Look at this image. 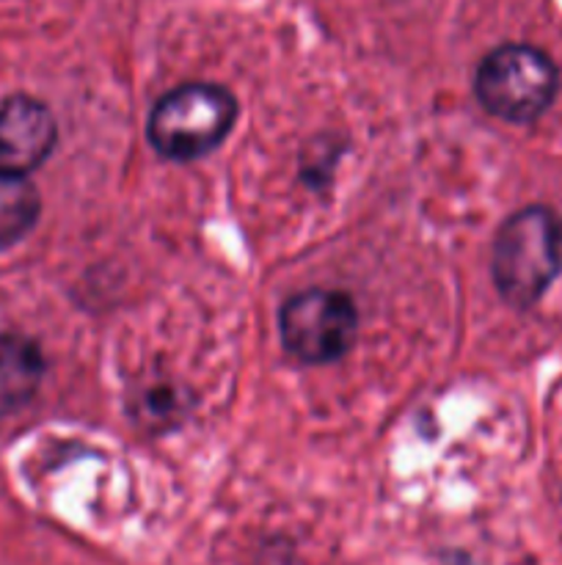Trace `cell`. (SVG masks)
Masks as SVG:
<instances>
[{
  "instance_id": "obj_1",
  "label": "cell",
  "mask_w": 562,
  "mask_h": 565,
  "mask_svg": "<svg viewBox=\"0 0 562 565\" xmlns=\"http://www.w3.org/2000/svg\"><path fill=\"white\" fill-rule=\"evenodd\" d=\"M562 268V224L549 207H523L496 232L490 274L505 303L529 309Z\"/></svg>"
},
{
  "instance_id": "obj_4",
  "label": "cell",
  "mask_w": 562,
  "mask_h": 565,
  "mask_svg": "<svg viewBox=\"0 0 562 565\" xmlns=\"http://www.w3.org/2000/svg\"><path fill=\"white\" fill-rule=\"evenodd\" d=\"M279 337L298 362H339L356 345L358 309L347 292L312 287L287 298L279 312Z\"/></svg>"
},
{
  "instance_id": "obj_5",
  "label": "cell",
  "mask_w": 562,
  "mask_h": 565,
  "mask_svg": "<svg viewBox=\"0 0 562 565\" xmlns=\"http://www.w3.org/2000/svg\"><path fill=\"white\" fill-rule=\"evenodd\" d=\"M58 141L53 110L28 94H11L0 103V174L28 177Z\"/></svg>"
},
{
  "instance_id": "obj_7",
  "label": "cell",
  "mask_w": 562,
  "mask_h": 565,
  "mask_svg": "<svg viewBox=\"0 0 562 565\" xmlns=\"http://www.w3.org/2000/svg\"><path fill=\"white\" fill-rule=\"evenodd\" d=\"M42 213V199L28 177L0 174V252L31 235Z\"/></svg>"
},
{
  "instance_id": "obj_6",
  "label": "cell",
  "mask_w": 562,
  "mask_h": 565,
  "mask_svg": "<svg viewBox=\"0 0 562 565\" xmlns=\"http://www.w3.org/2000/svg\"><path fill=\"white\" fill-rule=\"evenodd\" d=\"M44 379L42 348L22 334H0V417L25 408Z\"/></svg>"
},
{
  "instance_id": "obj_3",
  "label": "cell",
  "mask_w": 562,
  "mask_h": 565,
  "mask_svg": "<svg viewBox=\"0 0 562 565\" xmlns=\"http://www.w3.org/2000/svg\"><path fill=\"white\" fill-rule=\"evenodd\" d=\"M560 88L556 64L532 44H501L490 50L474 75L479 105L496 119L529 125L551 108Z\"/></svg>"
},
{
  "instance_id": "obj_2",
  "label": "cell",
  "mask_w": 562,
  "mask_h": 565,
  "mask_svg": "<svg viewBox=\"0 0 562 565\" xmlns=\"http://www.w3.org/2000/svg\"><path fill=\"white\" fill-rule=\"evenodd\" d=\"M237 99L215 83H182L154 103L147 138L163 160L191 163L215 152L237 119Z\"/></svg>"
}]
</instances>
